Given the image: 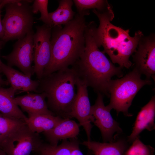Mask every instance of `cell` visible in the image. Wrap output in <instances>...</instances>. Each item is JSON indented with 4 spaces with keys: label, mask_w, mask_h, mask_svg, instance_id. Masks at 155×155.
Masks as SVG:
<instances>
[{
    "label": "cell",
    "mask_w": 155,
    "mask_h": 155,
    "mask_svg": "<svg viewBox=\"0 0 155 155\" xmlns=\"http://www.w3.org/2000/svg\"><path fill=\"white\" fill-rule=\"evenodd\" d=\"M89 14V11L78 13L63 27L58 26L52 28L51 58L42 77L72 66L79 59L85 48V16Z\"/></svg>",
    "instance_id": "6da1fadb"
},
{
    "label": "cell",
    "mask_w": 155,
    "mask_h": 155,
    "mask_svg": "<svg viewBox=\"0 0 155 155\" xmlns=\"http://www.w3.org/2000/svg\"><path fill=\"white\" fill-rule=\"evenodd\" d=\"M95 25L93 22L87 24L84 51L72 67L88 87L97 93L109 96L108 89L112 78L114 76L122 77L124 73L122 67L115 66L99 49L94 35Z\"/></svg>",
    "instance_id": "7a4b0ae2"
},
{
    "label": "cell",
    "mask_w": 155,
    "mask_h": 155,
    "mask_svg": "<svg viewBox=\"0 0 155 155\" xmlns=\"http://www.w3.org/2000/svg\"><path fill=\"white\" fill-rule=\"evenodd\" d=\"M93 12L99 21L98 27H94V35L100 47L102 46V52L107 54L112 62L117 63L121 67L129 68L132 65L129 58L135 53L139 41L144 35L140 30L135 32L133 37L130 36L129 29L125 30L111 22L114 15L112 8L104 11L95 9Z\"/></svg>",
    "instance_id": "3957f363"
},
{
    "label": "cell",
    "mask_w": 155,
    "mask_h": 155,
    "mask_svg": "<svg viewBox=\"0 0 155 155\" xmlns=\"http://www.w3.org/2000/svg\"><path fill=\"white\" fill-rule=\"evenodd\" d=\"M78 78L72 67L58 70L39 80L36 93L45 94L48 107L55 115L69 118L76 96L75 86Z\"/></svg>",
    "instance_id": "277c9868"
},
{
    "label": "cell",
    "mask_w": 155,
    "mask_h": 155,
    "mask_svg": "<svg viewBox=\"0 0 155 155\" xmlns=\"http://www.w3.org/2000/svg\"><path fill=\"white\" fill-rule=\"evenodd\" d=\"M141 75L134 68L121 78L111 81L108 89L110 102L106 106L108 109H115L117 114L121 112L127 116L132 115L128 111L135 95L144 86L152 84L150 80H142Z\"/></svg>",
    "instance_id": "5b68a950"
},
{
    "label": "cell",
    "mask_w": 155,
    "mask_h": 155,
    "mask_svg": "<svg viewBox=\"0 0 155 155\" xmlns=\"http://www.w3.org/2000/svg\"><path fill=\"white\" fill-rule=\"evenodd\" d=\"M30 0H17L7 4L6 13L3 20L4 35L2 40L19 39L32 30L34 18Z\"/></svg>",
    "instance_id": "8992f818"
},
{
    "label": "cell",
    "mask_w": 155,
    "mask_h": 155,
    "mask_svg": "<svg viewBox=\"0 0 155 155\" xmlns=\"http://www.w3.org/2000/svg\"><path fill=\"white\" fill-rule=\"evenodd\" d=\"M43 142L39 134L31 131L26 123L13 131L1 147L7 155H31Z\"/></svg>",
    "instance_id": "52a82bcc"
},
{
    "label": "cell",
    "mask_w": 155,
    "mask_h": 155,
    "mask_svg": "<svg viewBox=\"0 0 155 155\" xmlns=\"http://www.w3.org/2000/svg\"><path fill=\"white\" fill-rule=\"evenodd\" d=\"M32 30L23 37L18 39L13 46L12 51L9 55L2 56L7 65L18 67L25 75L31 77L34 73V49Z\"/></svg>",
    "instance_id": "ba28073f"
},
{
    "label": "cell",
    "mask_w": 155,
    "mask_h": 155,
    "mask_svg": "<svg viewBox=\"0 0 155 155\" xmlns=\"http://www.w3.org/2000/svg\"><path fill=\"white\" fill-rule=\"evenodd\" d=\"M52 28L45 24L37 26L36 32L34 34V68L38 80L42 78L44 69L51 59Z\"/></svg>",
    "instance_id": "9c48e42d"
},
{
    "label": "cell",
    "mask_w": 155,
    "mask_h": 155,
    "mask_svg": "<svg viewBox=\"0 0 155 155\" xmlns=\"http://www.w3.org/2000/svg\"><path fill=\"white\" fill-rule=\"evenodd\" d=\"M76 86V96L69 114V118H74L84 129L87 138L90 141L93 125V118L91 114V107L88 97V86L85 82L79 77Z\"/></svg>",
    "instance_id": "30bf717a"
},
{
    "label": "cell",
    "mask_w": 155,
    "mask_h": 155,
    "mask_svg": "<svg viewBox=\"0 0 155 155\" xmlns=\"http://www.w3.org/2000/svg\"><path fill=\"white\" fill-rule=\"evenodd\" d=\"M97 93L95 104L91 107L92 123L100 130L104 142H111L115 139L114 134L121 133L122 130L119 124L112 117L111 111L104 105L102 94Z\"/></svg>",
    "instance_id": "8fae6325"
},
{
    "label": "cell",
    "mask_w": 155,
    "mask_h": 155,
    "mask_svg": "<svg viewBox=\"0 0 155 155\" xmlns=\"http://www.w3.org/2000/svg\"><path fill=\"white\" fill-rule=\"evenodd\" d=\"M133 55L135 64L134 68L141 74L155 79V35L151 33L149 36L143 35L140 39L137 47Z\"/></svg>",
    "instance_id": "7c38bea8"
},
{
    "label": "cell",
    "mask_w": 155,
    "mask_h": 155,
    "mask_svg": "<svg viewBox=\"0 0 155 155\" xmlns=\"http://www.w3.org/2000/svg\"><path fill=\"white\" fill-rule=\"evenodd\" d=\"M46 98V95L43 92L29 93L15 97L13 101L20 107L22 111L27 113L28 117L41 114L54 115L49 109Z\"/></svg>",
    "instance_id": "4fadbf2b"
},
{
    "label": "cell",
    "mask_w": 155,
    "mask_h": 155,
    "mask_svg": "<svg viewBox=\"0 0 155 155\" xmlns=\"http://www.w3.org/2000/svg\"><path fill=\"white\" fill-rule=\"evenodd\" d=\"M155 97H152L149 102L142 107L137 116L131 134L127 141L132 143L144 129L152 131L155 129Z\"/></svg>",
    "instance_id": "5bb4252c"
},
{
    "label": "cell",
    "mask_w": 155,
    "mask_h": 155,
    "mask_svg": "<svg viewBox=\"0 0 155 155\" xmlns=\"http://www.w3.org/2000/svg\"><path fill=\"white\" fill-rule=\"evenodd\" d=\"M79 126L70 118H63L53 129L43 133L48 143L56 146L61 140L76 138L80 132Z\"/></svg>",
    "instance_id": "9a60e30c"
},
{
    "label": "cell",
    "mask_w": 155,
    "mask_h": 155,
    "mask_svg": "<svg viewBox=\"0 0 155 155\" xmlns=\"http://www.w3.org/2000/svg\"><path fill=\"white\" fill-rule=\"evenodd\" d=\"M2 73L6 76L11 86L17 92H34L36 93L39 85V80H33L31 77L2 63Z\"/></svg>",
    "instance_id": "2e32d148"
},
{
    "label": "cell",
    "mask_w": 155,
    "mask_h": 155,
    "mask_svg": "<svg viewBox=\"0 0 155 155\" xmlns=\"http://www.w3.org/2000/svg\"><path fill=\"white\" fill-rule=\"evenodd\" d=\"M113 141L100 143L87 140L81 144L87 148L93 155H124L128 148L127 142L122 139Z\"/></svg>",
    "instance_id": "e0dca14e"
},
{
    "label": "cell",
    "mask_w": 155,
    "mask_h": 155,
    "mask_svg": "<svg viewBox=\"0 0 155 155\" xmlns=\"http://www.w3.org/2000/svg\"><path fill=\"white\" fill-rule=\"evenodd\" d=\"M16 92L11 86L8 88L0 86V113L25 122L28 117L13 101Z\"/></svg>",
    "instance_id": "ac0fdd59"
},
{
    "label": "cell",
    "mask_w": 155,
    "mask_h": 155,
    "mask_svg": "<svg viewBox=\"0 0 155 155\" xmlns=\"http://www.w3.org/2000/svg\"><path fill=\"white\" fill-rule=\"evenodd\" d=\"M63 119L53 115L41 114L28 117L25 122L31 131L39 134L52 129Z\"/></svg>",
    "instance_id": "d6986e66"
},
{
    "label": "cell",
    "mask_w": 155,
    "mask_h": 155,
    "mask_svg": "<svg viewBox=\"0 0 155 155\" xmlns=\"http://www.w3.org/2000/svg\"><path fill=\"white\" fill-rule=\"evenodd\" d=\"M59 6L54 11L49 13V17L53 27L65 25L72 20L75 14L72 9L73 1L71 0L58 1Z\"/></svg>",
    "instance_id": "ffe728a7"
},
{
    "label": "cell",
    "mask_w": 155,
    "mask_h": 155,
    "mask_svg": "<svg viewBox=\"0 0 155 155\" xmlns=\"http://www.w3.org/2000/svg\"><path fill=\"white\" fill-rule=\"evenodd\" d=\"M73 143V139L69 141L63 140L61 144L56 146L43 142L34 153L36 155H71Z\"/></svg>",
    "instance_id": "44dd1931"
},
{
    "label": "cell",
    "mask_w": 155,
    "mask_h": 155,
    "mask_svg": "<svg viewBox=\"0 0 155 155\" xmlns=\"http://www.w3.org/2000/svg\"><path fill=\"white\" fill-rule=\"evenodd\" d=\"M25 124L22 120L0 113V146L13 131Z\"/></svg>",
    "instance_id": "7402d4cb"
},
{
    "label": "cell",
    "mask_w": 155,
    "mask_h": 155,
    "mask_svg": "<svg viewBox=\"0 0 155 155\" xmlns=\"http://www.w3.org/2000/svg\"><path fill=\"white\" fill-rule=\"evenodd\" d=\"M78 13L95 9L100 11H104L112 8L106 0H73Z\"/></svg>",
    "instance_id": "603a6c76"
},
{
    "label": "cell",
    "mask_w": 155,
    "mask_h": 155,
    "mask_svg": "<svg viewBox=\"0 0 155 155\" xmlns=\"http://www.w3.org/2000/svg\"><path fill=\"white\" fill-rule=\"evenodd\" d=\"M132 143L131 145L125 151L124 155H154V148L143 144L139 136Z\"/></svg>",
    "instance_id": "cb8c5ba5"
},
{
    "label": "cell",
    "mask_w": 155,
    "mask_h": 155,
    "mask_svg": "<svg viewBox=\"0 0 155 155\" xmlns=\"http://www.w3.org/2000/svg\"><path fill=\"white\" fill-rule=\"evenodd\" d=\"M48 1L47 0H35L32 7V10L33 13L35 14L38 11L40 12L41 16L38 20L42 21L44 24L53 28V24L48 12Z\"/></svg>",
    "instance_id": "d4e9b609"
},
{
    "label": "cell",
    "mask_w": 155,
    "mask_h": 155,
    "mask_svg": "<svg viewBox=\"0 0 155 155\" xmlns=\"http://www.w3.org/2000/svg\"><path fill=\"white\" fill-rule=\"evenodd\" d=\"M71 155H84L80 148L79 142L76 138L73 139Z\"/></svg>",
    "instance_id": "484cf974"
},
{
    "label": "cell",
    "mask_w": 155,
    "mask_h": 155,
    "mask_svg": "<svg viewBox=\"0 0 155 155\" xmlns=\"http://www.w3.org/2000/svg\"><path fill=\"white\" fill-rule=\"evenodd\" d=\"M4 35V31L1 18H0V38L3 40Z\"/></svg>",
    "instance_id": "4316f807"
},
{
    "label": "cell",
    "mask_w": 155,
    "mask_h": 155,
    "mask_svg": "<svg viewBox=\"0 0 155 155\" xmlns=\"http://www.w3.org/2000/svg\"><path fill=\"white\" fill-rule=\"evenodd\" d=\"M9 84L8 81L3 79L1 75L0 74V86H7Z\"/></svg>",
    "instance_id": "83f0119b"
},
{
    "label": "cell",
    "mask_w": 155,
    "mask_h": 155,
    "mask_svg": "<svg viewBox=\"0 0 155 155\" xmlns=\"http://www.w3.org/2000/svg\"><path fill=\"white\" fill-rule=\"evenodd\" d=\"M3 42V41H0V52L2 46V44ZM2 63V62L1 61L0 59V73H2V70H1V64Z\"/></svg>",
    "instance_id": "f1b7e54d"
},
{
    "label": "cell",
    "mask_w": 155,
    "mask_h": 155,
    "mask_svg": "<svg viewBox=\"0 0 155 155\" xmlns=\"http://www.w3.org/2000/svg\"><path fill=\"white\" fill-rule=\"evenodd\" d=\"M0 155H7L3 149L0 146Z\"/></svg>",
    "instance_id": "f546056e"
},
{
    "label": "cell",
    "mask_w": 155,
    "mask_h": 155,
    "mask_svg": "<svg viewBox=\"0 0 155 155\" xmlns=\"http://www.w3.org/2000/svg\"><path fill=\"white\" fill-rule=\"evenodd\" d=\"M1 8L0 6V18H1V11H0V9H1Z\"/></svg>",
    "instance_id": "4dcf8cb0"
},
{
    "label": "cell",
    "mask_w": 155,
    "mask_h": 155,
    "mask_svg": "<svg viewBox=\"0 0 155 155\" xmlns=\"http://www.w3.org/2000/svg\"></svg>",
    "instance_id": "1f68e13d"
}]
</instances>
